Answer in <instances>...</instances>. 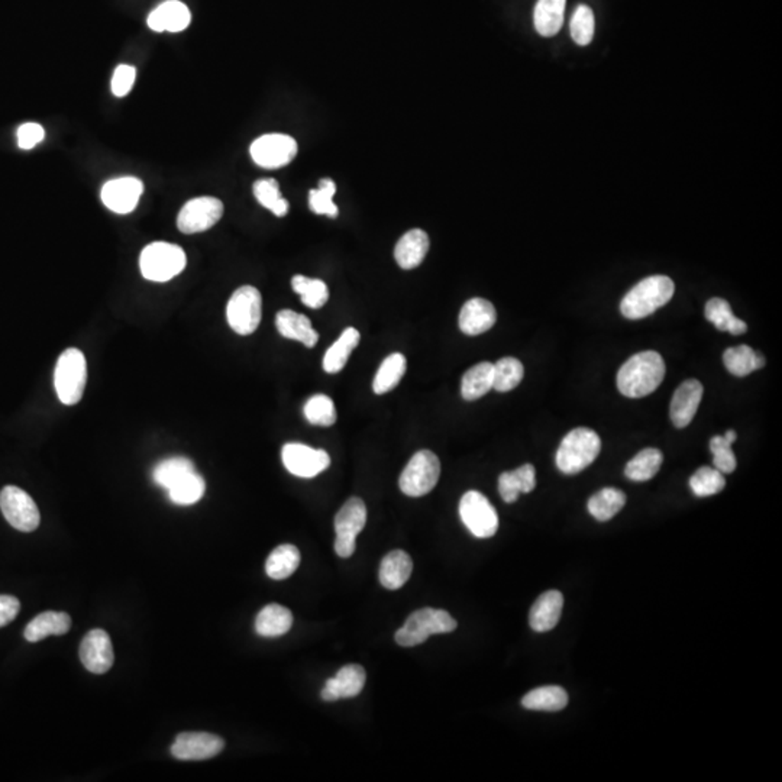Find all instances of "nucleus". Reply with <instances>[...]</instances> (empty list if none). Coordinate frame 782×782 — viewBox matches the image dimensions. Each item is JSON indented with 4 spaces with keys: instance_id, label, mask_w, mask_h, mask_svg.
<instances>
[{
    "instance_id": "c85d7f7f",
    "label": "nucleus",
    "mask_w": 782,
    "mask_h": 782,
    "mask_svg": "<svg viewBox=\"0 0 782 782\" xmlns=\"http://www.w3.org/2000/svg\"><path fill=\"white\" fill-rule=\"evenodd\" d=\"M566 0H538L533 14L535 28L542 37H554L561 31Z\"/></svg>"
},
{
    "instance_id": "412c9836",
    "label": "nucleus",
    "mask_w": 782,
    "mask_h": 782,
    "mask_svg": "<svg viewBox=\"0 0 782 782\" xmlns=\"http://www.w3.org/2000/svg\"><path fill=\"white\" fill-rule=\"evenodd\" d=\"M147 23L155 32H180L190 25V11L179 0H167L151 12Z\"/></svg>"
},
{
    "instance_id": "ddd939ff",
    "label": "nucleus",
    "mask_w": 782,
    "mask_h": 782,
    "mask_svg": "<svg viewBox=\"0 0 782 782\" xmlns=\"http://www.w3.org/2000/svg\"><path fill=\"white\" fill-rule=\"evenodd\" d=\"M224 203L216 198H193L189 200L177 216V228L183 234H198L212 228L221 221Z\"/></svg>"
},
{
    "instance_id": "a18cd8bd",
    "label": "nucleus",
    "mask_w": 782,
    "mask_h": 782,
    "mask_svg": "<svg viewBox=\"0 0 782 782\" xmlns=\"http://www.w3.org/2000/svg\"><path fill=\"white\" fill-rule=\"evenodd\" d=\"M726 485L723 474L716 468L702 466L690 478V487L698 497H709L722 492Z\"/></svg>"
},
{
    "instance_id": "4c0bfd02",
    "label": "nucleus",
    "mask_w": 782,
    "mask_h": 782,
    "mask_svg": "<svg viewBox=\"0 0 782 782\" xmlns=\"http://www.w3.org/2000/svg\"><path fill=\"white\" fill-rule=\"evenodd\" d=\"M662 452L657 448H647L640 451L632 461L626 465V477L632 482H648L657 475L662 465Z\"/></svg>"
},
{
    "instance_id": "7c9ffc66",
    "label": "nucleus",
    "mask_w": 782,
    "mask_h": 782,
    "mask_svg": "<svg viewBox=\"0 0 782 782\" xmlns=\"http://www.w3.org/2000/svg\"><path fill=\"white\" fill-rule=\"evenodd\" d=\"M494 363H480L464 374L461 394L466 401L477 400L492 389Z\"/></svg>"
},
{
    "instance_id": "79ce46f5",
    "label": "nucleus",
    "mask_w": 782,
    "mask_h": 782,
    "mask_svg": "<svg viewBox=\"0 0 782 782\" xmlns=\"http://www.w3.org/2000/svg\"><path fill=\"white\" fill-rule=\"evenodd\" d=\"M253 196L261 206L276 215L286 216L289 212V202L281 196L279 183L274 179H261L253 183Z\"/></svg>"
},
{
    "instance_id": "864d4df0",
    "label": "nucleus",
    "mask_w": 782,
    "mask_h": 782,
    "mask_svg": "<svg viewBox=\"0 0 782 782\" xmlns=\"http://www.w3.org/2000/svg\"><path fill=\"white\" fill-rule=\"evenodd\" d=\"M723 437L729 444H733L736 441V437H738V434H736L735 430H727Z\"/></svg>"
},
{
    "instance_id": "e433bc0d",
    "label": "nucleus",
    "mask_w": 782,
    "mask_h": 782,
    "mask_svg": "<svg viewBox=\"0 0 782 782\" xmlns=\"http://www.w3.org/2000/svg\"><path fill=\"white\" fill-rule=\"evenodd\" d=\"M626 504V494L617 489H603L588 500V511L599 521L613 519Z\"/></svg>"
},
{
    "instance_id": "603ef678",
    "label": "nucleus",
    "mask_w": 782,
    "mask_h": 782,
    "mask_svg": "<svg viewBox=\"0 0 782 782\" xmlns=\"http://www.w3.org/2000/svg\"><path fill=\"white\" fill-rule=\"evenodd\" d=\"M21 603L14 595H0V628L15 621Z\"/></svg>"
},
{
    "instance_id": "393cba45",
    "label": "nucleus",
    "mask_w": 782,
    "mask_h": 782,
    "mask_svg": "<svg viewBox=\"0 0 782 782\" xmlns=\"http://www.w3.org/2000/svg\"><path fill=\"white\" fill-rule=\"evenodd\" d=\"M71 628V617L64 612H44L33 617L26 624L25 639L28 642H40L48 636L66 635Z\"/></svg>"
},
{
    "instance_id": "c756f323",
    "label": "nucleus",
    "mask_w": 782,
    "mask_h": 782,
    "mask_svg": "<svg viewBox=\"0 0 782 782\" xmlns=\"http://www.w3.org/2000/svg\"><path fill=\"white\" fill-rule=\"evenodd\" d=\"M361 335L355 327H348L342 332L338 341L327 349L324 358V370L327 374H336L345 368L349 355L360 344Z\"/></svg>"
},
{
    "instance_id": "c9c22d12",
    "label": "nucleus",
    "mask_w": 782,
    "mask_h": 782,
    "mask_svg": "<svg viewBox=\"0 0 782 782\" xmlns=\"http://www.w3.org/2000/svg\"><path fill=\"white\" fill-rule=\"evenodd\" d=\"M704 315L719 331L731 335H742L748 331L745 322L733 315L731 305L724 299H710L705 305Z\"/></svg>"
},
{
    "instance_id": "7ed1b4c3",
    "label": "nucleus",
    "mask_w": 782,
    "mask_h": 782,
    "mask_svg": "<svg viewBox=\"0 0 782 782\" xmlns=\"http://www.w3.org/2000/svg\"><path fill=\"white\" fill-rule=\"evenodd\" d=\"M600 451L599 435L588 428H577L562 439L557 452V465L564 474H578L594 463Z\"/></svg>"
},
{
    "instance_id": "3c124183",
    "label": "nucleus",
    "mask_w": 782,
    "mask_h": 782,
    "mask_svg": "<svg viewBox=\"0 0 782 782\" xmlns=\"http://www.w3.org/2000/svg\"><path fill=\"white\" fill-rule=\"evenodd\" d=\"M45 131L40 124L28 122L18 129V145L23 150H31L44 141Z\"/></svg>"
},
{
    "instance_id": "6ab92c4d",
    "label": "nucleus",
    "mask_w": 782,
    "mask_h": 782,
    "mask_svg": "<svg viewBox=\"0 0 782 782\" xmlns=\"http://www.w3.org/2000/svg\"><path fill=\"white\" fill-rule=\"evenodd\" d=\"M367 674L361 665H346L336 672L334 678L325 683L322 698L325 702H336L339 698H353L360 695L365 685Z\"/></svg>"
},
{
    "instance_id": "de8ad7c7",
    "label": "nucleus",
    "mask_w": 782,
    "mask_h": 782,
    "mask_svg": "<svg viewBox=\"0 0 782 782\" xmlns=\"http://www.w3.org/2000/svg\"><path fill=\"white\" fill-rule=\"evenodd\" d=\"M571 35L578 45H588L594 37V14L585 5H580L574 12Z\"/></svg>"
},
{
    "instance_id": "58836bf2",
    "label": "nucleus",
    "mask_w": 782,
    "mask_h": 782,
    "mask_svg": "<svg viewBox=\"0 0 782 782\" xmlns=\"http://www.w3.org/2000/svg\"><path fill=\"white\" fill-rule=\"evenodd\" d=\"M206 492V483L202 475L193 471L190 474L184 475L176 484L167 489L169 497L174 504L190 506L198 503Z\"/></svg>"
},
{
    "instance_id": "8fccbe9b",
    "label": "nucleus",
    "mask_w": 782,
    "mask_h": 782,
    "mask_svg": "<svg viewBox=\"0 0 782 782\" xmlns=\"http://www.w3.org/2000/svg\"><path fill=\"white\" fill-rule=\"evenodd\" d=\"M135 67L128 66V64H121V66L116 67L114 78H112V93L116 97H125L133 90V85H135Z\"/></svg>"
},
{
    "instance_id": "1a4fd4ad",
    "label": "nucleus",
    "mask_w": 782,
    "mask_h": 782,
    "mask_svg": "<svg viewBox=\"0 0 782 782\" xmlns=\"http://www.w3.org/2000/svg\"><path fill=\"white\" fill-rule=\"evenodd\" d=\"M367 523V507L360 497H351L335 518V552L341 558H349L355 552L356 537Z\"/></svg>"
},
{
    "instance_id": "5701e85b",
    "label": "nucleus",
    "mask_w": 782,
    "mask_h": 782,
    "mask_svg": "<svg viewBox=\"0 0 782 782\" xmlns=\"http://www.w3.org/2000/svg\"><path fill=\"white\" fill-rule=\"evenodd\" d=\"M428 251H429V236L427 232L422 229H411L399 239L394 248V258L401 269L413 270L422 264Z\"/></svg>"
},
{
    "instance_id": "b1692460",
    "label": "nucleus",
    "mask_w": 782,
    "mask_h": 782,
    "mask_svg": "<svg viewBox=\"0 0 782 782\" xmlns=\"http://www.w3.org/2000/svg\"><path fill=\"white\" fill-rule=\"evenodd\" d=\"M276 327L281 336L301 342L308 348L317 345L319 339V334L313 329L310 319L290 308H284L277 313Z\"/></svg>"
},
{
    "instance_id": "9d476101",
    "label": "nucleus",
    "mask_w": 782,
    "mask_h": 782,
    "mask_svg": "<svg viewBox=\"0 0 782 782\" xmlns=\"http://www.w3.org/2000/svg\"><path fill=\"white\" fill-rule=\"evenodd\" d=\"M459 516L474 537L492 538L499 529V516L492 504L482 492H468L459 501Z\"/></svg>"
},
{
    "instance_id": "bb28decb",
    "label": "nucleus",
    "mask_w": 782,
    "mask_h": 782,
    "mask_svg": "<svg viewBox=\"0 0 782 782\" xmlns=\"http://www.w3.org/2000/svg\"><path fill=\"white\" fill-rule=\"evenodd\" d=\"M537 487V471L530 464L519 466L518 470L503 473L499 478V492L506 503H514L520 492H530Z\"/></svg>"
},
{
    "instance_id": "4468645a",
    "label": "nucleus",
    "mask_w": 782,
    "mask_h": 782,
    "mask_svg": "<svg viewBox=\"0 0 782 782\" xmlns=\"http://www.w3.org/2000/svg\"><path fill=\"white\" fill-rule=\"evenodd\" d=\"M286 470L296 477L313 478L331 465V456L324 449L303 444H286L281 451Z\"/></svg>"
},
{
    "instance_id": "cd10ccee",
    "label": "nucleus",
    "mask_w": 782,
    "mask_h": 782,
    "mask_svg": "<svg viewBox=\"0 0 782 782\" xmlns=\"http://www.w3.org/2000/svg\"><path fill=\"white\" fill-rule=\"evenodd\" d=\"M293 624V614L287 607L271 603L258 613L255 632L264 638H279L286 635Z\"/></svg>"
},
{
    "instance_id": "c03bdc74",
    "label": "nucleus",
    "mask_w": 782,
    "mask_h": 782,
    "mask_svg": "<svg viewBox=\"0 0 782 782\" xmlns=\"http://www.w3.org/2000/svg\"><path fill=\"white\" fill-rule=\"evenodd\" d=\"M305 418L317 427H332L336 422V409L331 397L317 394L305 404Z\"/></svg>"
},
{
    "instance_id": "dca6fc26",
    "label": "nucleus",
    "mask_w": 782,
    "mask_h": 782,
    "mask_svg": "<svg viewBox=\"0 0 782 782\" xmlns=\"http://www.w3.org/2000/svg\"><path fill=\"white\" fill-rule=\"evenodd\" d=\"M143 193V181L135 177H121L107 181L102 188L100 198L107 209L115 214L126 215L136 209Z\"/></svg>"
},
{
    "instance_id": "49530a36",
    "label": "nucleus",
    "mask_w": 782,
    "mask_h": 782,
    "mask_svg": "<svg viewBox=\"0 0 782 782\" xmlns=\"http://www.w3.org/2000/svg\"><path fill=\"white\" fill-rule=\"evenodd\" d=\"M336 193V184L331 179L319 181V188L313 189L308 193V206L317 215H327L329 217L338 216V207L332 202Z\"/></svg>"
},
{
    "instance_id": "37998d69",
    "label": "nucleus",
    "mask_w": 782,
    "mask_h": 782,
    "mask_svg": "<svg viewBox=\"0 0 782 782\" xmlns=\"http://www.w3.org/2000/svg\"><path fill=\"white\" fill-rule=\"evenodd\" d=\"M291 287L296 293L300 294L303 305L310 308H324L329 299V290L322 280L308 279L299 274L291 280Z\"/></svg>"
},
{
    "instance_id": "f257e3e1",
    "label": "nucleus",
    "mask_w": 782,
    "mask_h": 782,
    "mask_svg": "<svg viewBox=\"0 0 782 782\" xmlns=\"http://www.w3.org/2000/svg\"><path fill=\"white\" fill-rule=\"evenodd\" d=\"M665 377V363L655 351L636 354L621 365L617 387L623 396L640 399L654 393Z\"/></svg>"
},
{
    "instance_id": "423d86ee",
    "label": "nucleus",
    "mask_w": 782,
    "mask_h": 782,
    "mask_svg": "<svg viewBox=\"0 0 782 782\" xmlns=\"http://www.w3.org/2000/svg\"><path fill=\"white\" fill-rule=\"evenodd\" d=\"M188 258L183 248L174 244L154 243L143 248L140 257L141 272L145 279L164 283L183 271Z\"/></svg>"
},
{
    "instance_id": "9b49d317",
    "label": "nucleus",
    "mask_w": 782,
    "mask_h": 782,
    "mask_svg": "<svg viewBox=\"0 0 782 782\" xmlns=\"http://www.w3.org/2000/svg\"><path fill=\"white\" fill-rule=\"evenodd\" d=\"M0 511L9 525L21 532H33L40 526L37 504L28 492L15 485H6L0 492Z\"/></svg>"
},
{
    "instance_id": "2f4dec72",
    "label": "nucleus",
    "mask_w": 782,
    "mask_h": 782,
    "mask_svg": "<svg viewBox=\"0 0 782 782\" xmlns=\"http://www.w3.org/2000/svg\"><path fill=\"white\" fill-rule=\"evenodd\" d=\"M723 363L727 372L736 377H746L764 367L767 361L762 354L755 353L750 346L739 345L724 351Z\"/></svg>"
},
{
    "instance_id": "aec40b11",
    "label": "nucleus",
    "mask_w": 782,
    "mask_h": 782,
    "mask_svg": "<svg viewBox=\"0 0 782 782\" xmlns=\"http://www.w3.org/2000/svg\"><path fill=\"white\" fill-rule=\"evenodd\" d=\"M496 320V308L492 301L474 298L466 301L459 312V329L468 336H477L490 331Z\"/></svg>"
},
{
    "instance_id": "4be33fe9",
    "label": "nucleus",
    "mask_w": 782,
    "mask_h": 782,
    "mask_svg": "<svg viewBox=\"0 0 782 782\" xmlns=\"http://www.w3.org/2000/svg\"><path fill=\"white\" fill-rule=\"evenodd\" d=\"M564 607V595L557 590L544 593L533 603L529 623L535 632H549L558 624Z\"/></svg>"
},
{
    "instance_id": "39448f33",
    "label": "nucleus",
    "mask_w": 782,
    "mask_h": 782,
    "mask_svg": "<svg viewBox=\"0 0 782 782\" xmlns=\"http://www.w3.org/2000/svg\"><path fill=\"white\" fill-rule=\"evenodd\" d=\"M87 382V363L80 349L69 348L60 355L54 372V386L60 401L74 406L81 400Z\"/></svg>"
},
{
    "instance_id": "473e14b6",
    "label": "nucleus",
    "mask_w": 782,
    "mask_h": 782,
    "mask_svg": "<svg viewBox=\"0 0 782 782\" xmlns=\"http://www.w3.org/2000/svg\"><path fill=\"white\" fill-rule=\"evenodd\" d=\"M568 704L566 691L558 685L535 688L521 700V705L528 710L538 712H559Z\"/></svg>"
},
{
    "instance_id": "09e8293b",
    "label": "nucleus",
    "mask_w": 782,
    "mask_h": 782,
    "mask_svg": "<svg viewBox=\"0 0 782 782\" xmlns=\"http://www.w3.org/2000/svg\"><path fill=\"white\" fill-rule=\"evenodd\" d=\"M710 451L713 454L714 468L722 474H731L736 470V456L731 451V444L723 437H714L710 441Z\"/></svg>"
},
{
    "instance_id": "f8f14e48",
    "label": "nucleus",
    "mask_w": 782,
    "mask_h": 782,
    "mask_svg": "<svg viewBox=\"0 0 782 782\" xmlns=\"http://www.w3.org/2000/svg\"><path fill=\"white\" fill-rule=\"evenodd\" d=\"M251 157L262 169H280L293 161L298 154V143L284 133H267L253 141Z\"/></svg>"
},
{
    "instance_id": "f03ea898",
    "label": "nucleus",
    "mask_w": 782,
    "mask_h": 782,
    "mask_svg": "<svg viewBox=\"0 0 782 782\" xmlns=\"http://www.w3.org/2000/svg\"><path fill=\"white\" fill-rule=\"evenodd\" d=\"M674 293L676 284L669 277H648L624 296L621 303V315L626 319H643L667 305Z\"/></svg>"
},
{
    "instance_id": "6e6552de",
    "label": "nucleus",
    "mask_w": 782,
    "mask_h": 782,
    "mask_svg": "<svg viewBox=\"0 0 782 782\" xmlns=\"http://www.w3.org/2000/svg\"><path fill=\"white\" fill-rule=\"evenodd\" d=\"M262 317V299L253 286L239 287L232 294L226 306L229 327L238 335H251L257 331Z\"/></svg>"
},
{
    "instance_id": "ea45409f",
    "label": "nucleus",
    "mask_w": 782,
    "mask_h": 782,
    "mask_svg": "<svg viewBox=\"0 0 782 782\" xmlns=\"http://www.w3.org/2000/svg\"><path fill=\"white\" fill-rule=\"evenodd\" d=\"M193 471H196L193 461L184 458V456H174V458L164 459L161 463L157 464L154 471H152V478L160 487L167 490L171 485L176 484L184 475L190 474Z\"/></svg>"
},
{
    "instance_id": "f3484780",
    "label": "nucleus",
    "mask_w": 782,
    "mask_h": 782,
    "mask_svg": "<svg viewBox=\"0 0 782 782\" xmlns=\"http://www.w3.org/2000/svg\"><path fill=\"white\" fill-rule=\"evenodd\" d=\"M81 664L92 674H105L114 665L115 655L112 640L103 629H93L80 643Z\"/></svg>"
},
{
    "instance_id": "f704fd0d",
    "label": "nucleus",
    "mask_w": 782,
    "mask_h": 782,
    "mask_svg": "<svg viewBox=\"0 0 782 782\" xmlns=\"http://www.w3.org/2000/svg\"><path fill=\"white\" fill-rule=\"evenodd\" d=\"M406 356L403 354H391L387 356L386 360L382 361L380 365L379 372L375 374L374 382H373V390L375 394H386L391 390L399 386V382L406 374Z\"/></svg>"
},
{
    "instance_id": "72a5a7b5",
    "label": "nucleus",
    "mask_w": 782,
    "mask_h": 782,
    "mask_svg": "<svg viewBox=\"0 0 782 782\" xmlns=\"http://www.w3.org/2000/svg\"><path fill=\"white\" fill-rule=\"evenodd\" d=\"M300 566V552L294 545L277 547L265 562V573L272 580H286Z\"/></svg>"
},
{
    "instance_id": "a19ab883",
    "label": "nucleus",
    "mask_w": 782,
    "mask_h": 782,
    "mask_svg": "<svg viewBox=\"0 0 782 782\" xmlns=\"http://www.w3.org/2000/svg\"><path fill=\"white\" fill-rule=\"evenodd\" d=\"M525 375V368L520 361L513 356H506L494 363V377H492V389L500 393L511 391L520 384Z\"/></svg>"
},
{
    "instance_id": "a878e982",
    "label": "nucleus",
    "mask_w": 782,
    "mask_h": 782,
    "mask_svg": "<svg viewBox=\"0 0 782 782\" xmlns=\"http://www.w3.org/2000/svg\"><path fill=\"white\" fill-rule=\"evenodd\" d=\"M411 571H413V562H411L408 552L400 551V549L389 552L382 558V566H380V583L387 590H399L408 583Z\"/></svg>"
},
{
    "instance_id": "0eeeda50",
    "label": "nucleus",
    "mask_w": 782,
    "mask_h": 782,
    "mask_svg": "<svg viewBox=\"0 0 782 782\" xmlns=\"http://www.w3.org/2000/svg\"><path fill=\"white\" fill-rule=\"evenodd\" d=\"M441 477V463L434 452L422 449L411 456L401 473L399 487L409 497L427 496Z\"/></svg>"
},
{
    "instance_id": "a211bd4d",
    "label": "nucleus",
    "mask_w": 782,
    "mask_h": 782,
    "mask_svg": "<svg viewBox=\"0 0 782 782\" xmlns=\"http://www.w3.org/2000/svg\"><path fill=\"white\" fill-rule=\"evenodd\" d=\"M703 391L704 389L698 380H687L676 389L669 409L672 423L676 428H687L691 420L695 419L698 406L702 403Z\"/></svg>"
},
{
    "instance_id": "2eb2a0df",
    "label": "nucleus",
    "mask_w": 782,
    "mask_h": 782,
    "mask_svg": "<svg viewBox=\"0 0 782 782\" xmlns=\"http://www.w3.org/2000/svg\"><path fill=\"white\" fill-rule=\"evenodd\" d=\"M225 741L206 731H184L171 745V755L180 760H206L224 750Z\"/></svg>"
},
{
    "instance_id": "20e7f679",
    "label": "nucleus",
    "mask_w": 782,
    "mask_h": 782,
    "mask_svg": "<svg viewBox=\"0 0 782 782\" xmlns=\"http://www.w3.org/2000/svg\"><path fill=\"white\" fill-rule=\"evenodd\" d=\"M456 629V621L448 612L437 609L418 610L409 616L406 623L396 632L397 645L403 648L418 647L427 642L429 636L451 633Z\"/></svg>"
}]
</instances>
